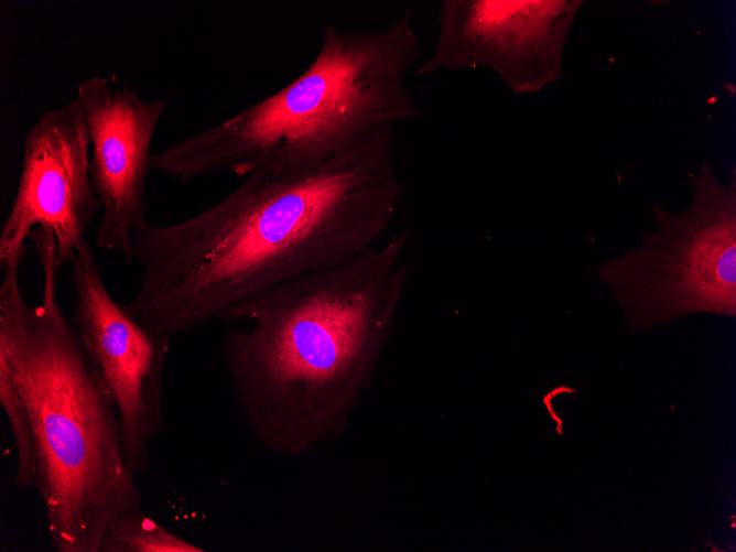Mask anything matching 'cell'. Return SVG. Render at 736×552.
<instances>
[{"label":"cell","mask_w":736,"mask_h":552,"mask_svg":"<svg viewBox=\"0 0 736 552\" xmlns=\"http://www.w3.org/2000/svg\"><path fill=\"white\" fill-rule=\"evenodd\" d=\"M691 204L679 214L651 201L656 229L597 270L632 318L653 322L688 312L734 316L736 172L721 184L705 161L691 175Z\"/></svg>","instance_id":"5"},{"label":"cell","mask_w":736,"mask_h":552,"mask_svg":"<svg viewBox=\"0 0 736 552\" xmlns=\"http://www.w3.org/2000/svg\"><path fill=\"white\" fill-rule=\"evenodd\" d=\"M201 546L169 531L142 510L128 508L106 524L98 552H204Z\"/></svg>","instance_id":"10"},{"label":"cell","mask_w":736,"mask_h":552,"mask_svg":"<svg viewBox=\"0 0 736 552\" xmlns=\"http://www.w3.org/2000/svg\"><path fill=\"white\" fill-rule=\"evenodd\" d=\"M0 403L9 419L15 447L13 481L20 489L34 485L37 476V452L32 420L12 368L0 350Z\"/></svg>","instance_id":"11"},{"label":"cell","mask_w":736,"mask_h":552,"mask_svg":"<svg viewBox=\"0 0 736 552\" xmlns=\"http://www.w3.org/2000/svg\"><path fill=\"white\" fill-rule=\"evenodd\" d=\"M89 138V172L100 202L96 227L100 249L131 262L134 230L147 223L145 188L151 145L167 100L142 98L115 76L96 75L77 87Z\"/></svg>","instance_id":"9"},{"label":"cell","mask_w":736,"mask_h":552,"mask_svg":"<svg viewBox=\"0 0 736 552\" xmlns=\"http://www.w3.org/2000/svg\"><path fill=\"white\" fill-rule=\"evenodd\" d=\"M419 57L408 12L377 30L326 25L300 76L224 122L152 152L150 170L186 183L220 171L247 176L315 167L378 126L422 116L408 86Z\"/></svg>","instance_id":"4"},{"label":"cell","mask_w":736,"mask_h":552,"mask_svg":"<svg viewBox=\"0 0 736 552\" xmlns=\"http://www.w3.org/2000/svg\"><path fill=\"white\" fill-rule=\"evenodd\" d=\"M394 127L378 126L306 171L258 169L182 221L138 227L131 261L142 280L125 310L172 342L271 286L371 248L402 193L391 153Z\"/></svg>","instance_id":"1"},{"label":"cell","mask_w":736,"mask_h":552,"mask_svg":"<svg viewBox=\"0 0 736 552\" xmlns=\"http://www.w3.org/2000/svg\"><path fill=\"white\" fill-rule=\"evenodd\" d=\"M42 270L36 304L19 283L22 258L2 267L0 350L29 410L40 495L57 552H98L107 522L142 507L121 445L120 415L86 342L57 295L62 268L54 237L33 236Z\"/></svg>","instance_id":"3"},{"label":"cell","mask_w":736,"mask_h":552,"mask_svg":"<svg viewBox=\"0 0 736 552\" xmlns=\"http://www.w3.org/2000/svg\"><path fill=\"white\" fill-rule=\"evenodd\" d=\"M101 210L89 172V138L76 97L43 112L28 131L18 190L0 232L4 267L26 252L36 228L56 240L63 266L89 246L87 234Z\"/></svg>","instance_id":"8"},{"label":"cell","mask_w":736,"mask_h":552,"mask_svg":"<svg viewBox=\"0 0 736 552\" xmlns=\"http://www.w3.org/2000/svg\"><path fill=\"white\" fill-rule=\"evenodd\" d=\"M582 4L580 0H443L436 43L415 74L486 67L512 94H538L563 75L565 44Z\"/></svg>","instance_id":"6"},{"label":"cell","mask_w":736,"mask_h":552,"mask_svg":"<svg viewBox=\"0 0 736 552\" xmlns=\"http://www.w3.org/2000/svg\"><path fill=\"white\" fill-rule=\"evenodd\" d=\"M69 263L75 286L71 321L118 408L123 456L137 476L148 469L150 442L164 425V376L172 342L144 327L113 299L90 245Z\"/></svg>","instance_id":"7"},{"label":"cell","mask_w":736,"mask_h":552,"mask_svg":"<svg viewBox=\"0 0 736 552\" xmlns=\"http://www.w3.org/2000/svg\"><path fill=\"white\" fill-rule=\"evenodd\" d=\"M409 234L271 286L227 311L223 359L245 421L292 458L337 437L372 385L409 278Z\"/></svg>","instance_id":"2"}]
</instances>
